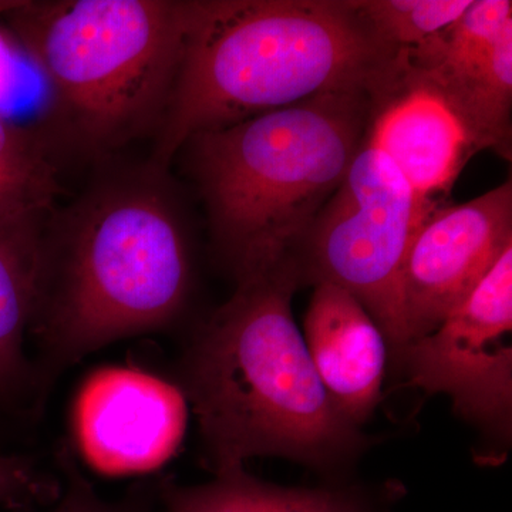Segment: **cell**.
Masks as SVG:
<instances>
[{"instance_id": "cell-13", "label": "cell", "mask_w": 512, "mask_h": 512, "mask_svg": "<svg viewBox=\"0 0 512 512\" xmlns=\"http://www.w3.org/2000/svg\"><path fill=\"white\" fill-rule=\"evenodd\" d=\"M59 194L46 133L0 117V235L39 244Z\"/></svg>"}, {"instance_id": "cell-2", "label": "cell", "mask_w": 512, "mask_h": 512, "mask_svg": "<svg viewBox=\"0 0 512 512\" xmlns=\"http://www.w3.org/2000/svg\"><path fill=\"white\" fill-rule=\"evenodd\" d=\"M165 171L101 181L55 214L40 238L30 332L36 386L117 340L156 332L183 313L190 245Z\"/></svg>"}, {"instance_id": "cell-14", "label": "cell", "mask_w": 512, "mask_h": 512, "mask_svg": "<svg viewBox=\"0 0 512 512\" xmlns=\"http://www.w3.org/2000/svg\"><path fill=\"white\" fill-rule=\"evenodd\" d=\"M39 244L0 235V403L15 402L36 386L25 338L35 309Z\"/></svg>"}, {"instance_id": "cell-15", "label": "cell", "mask_w": 512, "mask_h": 512, "mask_svg": "<svg viewBox=\"0 0 512 512\" xmlns=\"http://www.w3.org/2000/svg\"><path fill=\"white\" fill-rule=\"evenodd\" d=\"M473 0H357L363 18L392 52L416 49L456 22Z\"/></svg>"}, {"instance_id": "cell-12", "label": "cell", "mask_w": 512, "mask_h": 512, "mask_svg": "<svg viewBox=\"0 0 512 512\" xmlns=\"http://www.w3.org/2000/svg\"><path fill=\"white\" fill-rule=\"evenodd\" d=\"M163 512H390L397 488L370 490L359 485L282 487L252 477L244 467L215 474L194 487H158Z\"/></svg>"}, {"instance_id": "cell-16", "label": "cell", "mask_w": 512, "mask_h": 512, "mask_svg": "<svg viewBox=\"0 0 512 512\" xmlns=\"http://www.w3.org/2000/svg\"><path fill=\"white\" fill-rule=\"evenodd\" d=\"M60 491L59 484L40 473L30 458L0 456V508L30 510L56 500Z\"/></svg>"}, {"instance_id": "cell-1", "label": "cell", "mask_w": 512, "mask_h": 512, "mask_svg": "<svg viewBox=\"0 0 512 512\" xmlns=\"http://www.w3.org/2000/svg\"><path fill=\"white\" fill-rule=\"evenodd\" d=\"M302 284L295 259L238 279L185 349L178 387L214 474L274 456L338 477L370 446L316 375L292 313Z\"/></svg>"}, {"instance_id": "cell-5", "label": "cell", "mask_w": 512, "mask_h": 512, "mask_svg": "<svg viewBox=\"0 0 512 512\" xmlns=\"http://www.w3.org/2000/svg\"><path fill=\"white\" fill-rule=\"evenodd\" d=\"M190 0L0 2L42 73L67 136L109 153L157 133L183 53Z\"/></svg>"}, {"instance_id": "cell-17", "label": "cell", "mask_w": 512, "mask_h": 512, "mask_svg": "<svg viewBox=\"0 0 512 512\" xmlns=\"http://www.w3.org/2000/svg\"><path fill=\"white\" fill-rule=\"evenodd\" d=\"M66 485L59 495V504L52 512H154V495L138 493L119 503L103 500L93 485L74 466L70 457L62 460Z\"/></svg>"}, {"instance_id": "cell-4", "label": "cell", "mask_w": 512, "mask_h": 512, "mask_svg": "<svg viewBox=\"0 0 512 512\" xmlns=\"http://www.w3.org/2000/svg\"><path fill=\"white\" fill-rule=\"evenodd\" d=\"M369 86L345 87L185 143L235 279L296 259L362 146Z\"/></svg>"}, {"instance_id": "cell-7", "label": "cell", "mask_w": 512, "mask_h": 512, "mask_svg": "<svg viewBox=\"0 0 512 512\" xmlns=\"http://www.w3.org/2000/svg\"><path fill=\"white\" fill-rule=\"evenodd\" d=\"M512 247L429 335L396 365L427 394H446L454 413L507 448L512 429Z\"/></svg>"}, {"instance_id": "cell-3", "label": "cell", "mask_w": 512, "mask_h": 512, "mask_svg": "<svg viewBox=\"0 0 512 512\" xmlns=\"http://www.w3.org/2000/svg\"><path fill=\"white\" fill-rule=\"evenodd\" d=\"M393 56L357 0H190L151 165L165 171L202 131L367 87Z\"/></svg>"}, {"instance_id": "cell-6", "label": "cell", "mask_w": 512, "mask_h": 512, "mask_svg": "<svg viewBox=\"0 0 512 512\" xmlns=\"http://www.w3.org/2000/svg\"><path fill=\"white\" fill-rule=\"evenodd\" d=\"M433 210L392 161L363 138L296 256L303 284L329 282L362 303L394 362L407 345L400 289L404 259L414 231Z\"/></svg>"}, {"instance_id": "cell-8", "label": "cell", "mask_w": 512, "mask_h": 512, "mask_svg": "<svg viewBox=\"0 0 512 512\" xmlns=\"http://www.w3.org/2000/svg\"><path fill=\"white\" fill-rule=\"evenodd\" d=\"M365 138L433 208L468 161L487 150L456 100L399 52L370 83Z\"/></svg>"}, {"instance_id": "cell-18", "label": "cell", "mask_w": 512, "mask_h": 512, "mask_svg": "<svg viewBox=\"0 0 512 512\" xmlns=\"http://www.w3.org/2000/svg\"><path fill=\"white\" fill-rule=\"evenodd\" d=\"M12 49L5 37L0 35V101L12 90L15 79V64H13Z\"/></svg>"}, {"instance_id": "cell-11", "label": "cell", "mask_w": 512, "mask_h": 512, "mask_svg": "<svg viewBox=\"0 0 512 512\" xmlns=\"http://www.w3.org/2000/svg\"><path fill=\"white\" fill-rule=\"evenodd\" d=\"M303 339L336 409L355 426L365 424L382 400L389 353L375 320L348 291L320 282L306 312Z\"/></svg>"}, {"instance_id": "cell-9", "label": "cell", "mask_w": 512, "mask_h": 512, "mask_svg": "<svg viewBox=\"0 0 512 512\" xmlns=\"http://www.w3.org/2000/svg\"><path fill=\"white\" fill-rule=\"evenodd\" d=\"M510 247L511 180L464 204L430 211L404 259L400 289L407 345L433 332Z\"/></svg>"}, {"instance_id": "cell-10", "label": "cell", "mask_w": 512, "mask_h": 512, "mask_svg": "<svg viewBox=\"0 0 512 512\" xmlns=\"http://www.w3.org/2000/svg\"><path fill=\"white\" fill-rule=\"evenodd\" d=\"M185 424L187 400L180 387L123 367L94 373L74 409L84 456L117 476L146 473L168 460L183 440Z\"/></svg>"}]
</instances>
